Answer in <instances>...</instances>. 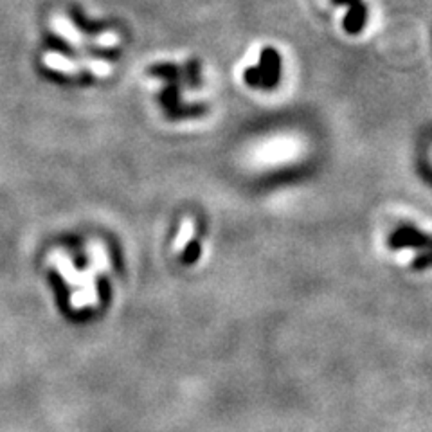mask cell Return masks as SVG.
Instances as JSON below:
<instances>
[{
  "mask_svg": "<svg viewBox=\"0 0 432 432\" xmlns=\"http://www.w3.org/2000/svg\"><path fill=\"white\" fill-rule=\"evenodd\" d=\"M182 87L196 91L202 87V69L196 58H190L182 67Z\"/></svg>",
  "mask_w": 432,
  "mask_h": 432,
  "instance_id": "obj_4",
  "label": "cell"
},
{
  "mask_svg": "<svg viewBox=\"0 0 432 432\" xmlns=\"http://www.w3.org/2000/svg\"><path fill=\"white\" fill-rule=\"evenodd\" d=\"M182 83L179 81H173V83H168L161 92H159V103L164 109V112H170L171 109H175L179 103H181V92H182Z\"/></svg>",
  "mask_w": 432,
  "mask_h": 432,
  "instance_id": "obj_6",
  "label": "cell"
},
{
  "mask_svg": "<svg viewBox=\"0 0 432 432\" xmlns=\"http://www.w3.org/2000/svg\"><path fill=\"white\" fill-rule=\"evenodd\" d=\"M350 11L344 16V22H342V27L346 31L348 34L352 36H356L364 31L367 24V5L364 0H356L353 4L348 5Z\"/></svg>",
  "mask_w": 432,
  "mask_h": 432,
  "instance_id": "obj_2",
  "label": "cell"
},
{
  "mask_svg": "<svg viewBox=\"0 0 432 432\" xmlns=\"http://www.w3.org/2000/svg\"><path fill=\"white\" fill-rule=\"evenodd\" d=\"M207 112H209V106L204 105V103H190V105H184L181 101L175 109H171L170 112H166V115L168 119H173V121H182V119L204 117Z\"/></svg>",
  "mask_w": 432,
  "mask_h": 432,
  "instance_id": "obj_3",
  "label": "cell"
},
{
  "mask_svg": "<svg viewBox=\"0 0 432 432\" xmlns=\"http://www.w3.org/2000/svg\"><path fill=\"white\" fill-rule=\"evenodd\" d=\"M83 65L89 67L94 74H106V71H109V65L105 62H101V60H98V62H83Z\"/></svg>",
  "mask_w": 432,
  "mask_h": 432,
  "instance_id": "obj_10",
  "label": "cell"
},
{
  "mask_svg": "<svg viewBox=\"0 0 432 432\" xmlns=\"http://www.w3.org/2000/svg\"><path fill=\"white\" fill-rule=\"evenodd\" d=\"M45 65L51 67V69H56V71H62L65 74H74L78 71L76 63H72L69 58L62 56V54H47L45 56Z\"/></svg>",
  "mask_w": 432,
  "mask_h": 432,
  "instance_id": "obj_8",
  "label": "cell"
},
{
  "mask_svg": "<svg viewBox=\"0 0 432 432\" xmlns=\"http://www.w3.org/2000/svg\"><path fill=\"white\" fill-rule=\"evenodd\" d=\"M258 69L262 74V91H274L275 87L280 85L281 81V54L277 53V49L274 47H263L260 53V62H258Z\"/></svg>",
  "mask_w": 432,
  "mask_h": 432,
  "instance_id": "obj_1",
  "label": "cell"
},
{
  "mask_svg": "<svg viewBox=\"0 0 432 432\" xmlns=\"http://www.w3.org/2000/svg\"><path fill=\"white\" fill-rule=\"evenodd\" d=\"M112 42H114V36L109 33L100 34V36L95 38V45H100V47H109V45H112Z\"/></svg>",
  "mask_w": 432,
  "mask_h": 432,
  "instance_id": "obj_11",
  "label": "cell"
},
{
  "mask_svg": "<svg viewBox=\"0 0 432 432\" xmlns=\"http://www.w3.org/2000/svg\"><path fill=\"white\" fill-rule=\"evenodd\" d=\"M330 2H332V4H335V5H350V4H353V2H356V0H330Z\"/></svg>",
  "mask_w": 432,
  "mask_h": 432,
  "instance_id": "obj_12",
  "label": "cell"
},
{
  "mask_svg": "<svg viewBox=\"0 0 432 432\" xmlns=\"http://www.w3.org/2000/svg\"><path fill=\"white\" fill-rule=\"evenodd\" d=\"M148 74L153 78H159V80H164L166 83H173V81L182 83V67L175 65V63H157V65H152Z\"/></svg>",
  "mask_w": 432,
  "mask_h": 432,
  "instance_id": "obj_5",
  "label": "cell"
},
{
  "mask_svg": "<svg viewBox=\"0 0 432 432\" xmlns=\"http://www.w3.org/2000/svg\"><path fill=\"white\" fill-rule=\"evenodd\" d=\"M53 27L54 31H56L60 36H63L65 40H69V42H74V43H80L81 42V36L80 33H78L76 29L72 27V24L69 22L67 19H63V16H54L53 19Z\"/></svg>",
  "mask_w": 432,
  "mask_h": 432,
  "instance_id": "obj_7",
  "label": "cell"
},
{
  "mask_svg": "<svg viewBox=\"0 0 432 432\" xmlns=\"http://www.w3.org/2000/svg\"><path fill=\"white\" fill-rule=\"evenodd\" d=\"M243 81H245L251 89H260V85H262V74H260L258 65L249 67V69L243 71Z\"/></svg>",
  "mask_w": 432,
  "mask_h": 432,
  "instance_id": "obj_9",
  "label": "cell"
}]
</instances>
